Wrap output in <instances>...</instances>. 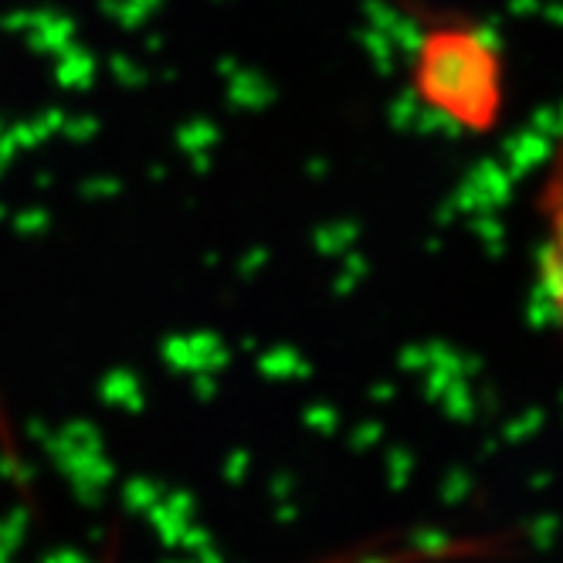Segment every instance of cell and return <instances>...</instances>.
I'll list each match as a JSON object with an SVG mask.
<instances>
[{"mask_svg":"<svg viewBox=\"0 0 563 563\" xmlns=\"http://www.w3.org/2000/svg\"><path fill=\"white\" fill-rule=\"evenodd\" d=\"M415 109L462 140L493 136L509 112V55L503 37L465 14H428L415 24L405 55Z\"/></svg>","mask_w":563,"mask_h":563,"instance_id":"cell-1","label":"cell"},{"mask_svg":"<svg viewBox=\"0 0 563 563\" xmlns=\"http://www.w3.org/2000/svg\"><path fill=\"white\" fill-rule=\"evenodd\" d=\"M421 560V547H387V550H364L356 556H336V560H323V563H418Z\"/></svg>","mask_w":563,"mask_h":563,"instance_id":"cell-3","label":"cell"},{"mask_svg":"<svg viewBox=\"0 0 563 563\" xmlns=\"http://www.w3.org/2000/svg\"><path fill=\"white\" fill-rule=\"evenodd\" d=\"M533 289L550 333L563 346V126L540 150L530 174Z\"/></svg>","mask_w":563,"mask_h":563,"instance_id":"cell-2","label":"cell"}]
</instances>
